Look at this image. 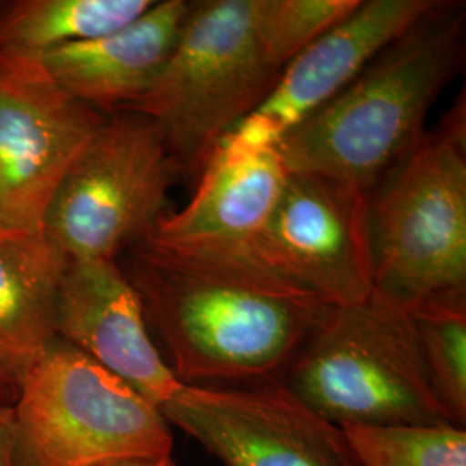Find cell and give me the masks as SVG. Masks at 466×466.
<instances>
[{"mask_svg": "<svg viewBox=\"0 0 466 466\" xmlns=\"http://www.w3.org/2000/svg\"><path fill=\"white\" fill-rule=\"evenodd\" d=\"M125 275L184 385L282 380L327 304L265 268L188 261L138 244Z\"/></svg>", "mask_w": 466, "mask_h": 466, "instance_id": "6da1fadb", "label": "cell"}, {"mask_svg": "<svg viewBox=\"0 0 466 466\" xmlns=\"http://www.w3.org/2000/svg\"><path fill=\"white\" fill-rule=\"evenodd\" d=\"M465 40V4L435 2L275 147L287 173L327 177L370 192L425 134L433 104L463 67Z\"/></svg>", "mask_w": 466, "mask_h": 466, "instance_id": "7a4b0ae2", "label": "cell"}, {"mask_svg": "<svg viewBox=\"0 0 466 466\" xmlns=\"http://www.w3.org/2000/svg\"><path fill=\"white\" fill-rule=\"evenodd\" d=\"M375 292L411 309L466 292L465 100L368 194Z\"/></svg>", "mask_w": 466, "mask_h": 466, "instance_id": "3957f363", "label": "cell"}, {"mask_svg": "<svg viewBox=\"0 0 466 466\" xmlns=\"http://www.w3.org/2000/svg\"><path fill=\"white\" fill-rule=\"evenodd\" d=\"M282 380L339 429L451 423L429 382L410 309L377 292L329 308Z\"/></svg>", "mask_w": 466, "mask_h": 466, "instance_id": "277c9868", "label": "cell"}, {"mask_svg": "<svg viewBox=\"0 0 466 466\" xmlns=\"http://www.w3.org/2000/svg\"><path fill=\"white\" fill-rule=\"evenodd\" d=\"M280 73L256 34L254 0L192 2L167 66L125 113L154 121L185 175H194L267 99Z\"/></svg>", "mask_w": 466, "mask_h": 466, "instance_id": "5b68a950", "label": "cell"}, {"mask_svg": "<svg viewBox=\"0 0 466 466\" xmlns=\"http://www.w3.org/2000/svg\"><path fill=\"white\" fill-rule=\"evenodd\" d=\"M13 406L17 466H102L173 452L161 411L59 337L23 375Z\"/></svg>", "mask_w": 466, "mask_h": 466, "instance_id": "8992f818", "label": "cell"}, {"mask_svg": "<svg viewBox=\"0 0 466 466\" xmlns=\"http://www.w3.org/2000/svg\"><path fill=\"white\" fill-rule=\"evenodd\" d=\"M182 177L154 121L109 115L57 187L42 232L67 261H117L167 215Z\"/></svg>", "mask_w": 466, "mask_h": 466, "instance_id": "52a82bcc", "label": "cell"}, {"mask_svg": "<svg viewBox=\"0 0 466 466\" xmlns=\"http://www.w3.org/2000/svg\"><path fill=\"white\" fill-rule=\"evenodd\" d=\"M106 115L69 96L36 54L0 49V223L42 232L59 184Z\"/></svg>", "mask_w": 466, "mask_h": 466, "instance_id": "ba28073f", "label": "cell"}, {"mask_svg": "<svg viewBox=\"0 0 466 466\" xmlns=\"http://www.w3.org/2000/svg\"><path fill=\"white\" fill-rule=\"evenodd\" d=\"M367 190L289 173L256 244L261 267L302 294L342 308L375 292Z\"/></svg>", "mask_w": 466, "mask_h": 466, "instance_id": "9c48e42d", "label": "cell"}, {"mask_svg": "<svg viewBox=\"0 0 466 466\" xmlns=\"http://www.w3.org/2000/svg\"><path fill=\"white\" fill-rule=\"evenodd\" d=\"M159 411L225 466H358L342 429L283 380L182 385Z\"/></svg>", "mask_w": 466, "mask_h": 466, "instance_id": "30bf717a", "label": "cell"}, {"mask_svg": "<svg viewBox=\"0 0 466 466\" xmlns=\"http://www.w3.org/2000/svg\"><path fill=\"white\" fill-rule=\"evenodd\" d=\"M437 0H361L350 16L283 67L279 82L215 152L248 156L283 138L337 97L365 67L425 16Z\"/></svg>", "mask_w": 466, "mask_h": 466, "instance_id": "8fae6325", "label": "cell"}, {"mask_svg": "<svg viewBox=\"0 0 466 466\" xmlns=\"http://www.w3.org/2000/svg\"><path fill=\"white\" fill-rule=\"evenodd\" d=\"M287 175L277 149L248 156L215 152L190 200L161 218L140 244L188 261L263 268L256 244L282 196Z\"/></svg>", "mask_w": 466, "mask_h": 466, "instance_id": "7c38bea8", "label": "cell"}, {"mask_svg": "<svg viewBox=\"0 0 466 466\" xmlns=\"http://www.w3.org/2000/svg\"><path fill=\"white\" fill-rule=\"evenodd\" d=\"M54 333L157 410L184 385L156 346L138 294L117 261H67L56 296Z\"/></svg>", "mask_w": 466, "mask_h": 466, "instance_id": "4fadbf2b", "label": "cell"}, {"mask_svg": "<svg viewBox=\"0 0 466 466\" xmlns=\"http://www.w3.org/2000/svg\"><path fill=\"white\" fill-rule=\"evenodd\" d=\"M192 2H154L134 23L94 40L40 54L52 80L109 116L144 97L167 66Z\"/></svg>", "mask_w": 466, "mask_h": 466, "instance_id": "5bb4252c", "label": "cell"}, {"mask_svg": "<svg viewBox=\"0 0 466 466\" xmlns=\"http://www.w3.org/2000/svg\"><path fill=\"white\" fill-rule=\"evenodd\" d=\"M66 263L46 233L0 227V377L16 390L56 339L54 308Z\"/></svg>", "mask_w": 466, "mask_h": 466, "instance_id": "9a60e30c", "label": "cell"}, {"mask_svg": "<svg viewBox=\"0 0 466 466\" xmlns=\"http://www.w3.org/2000/svg\"><path fill=\"white\" fill-rule=\"evenodd\" d=\"M156 0H16L0 5V49L44 54L134 23Z\"/></svg>", "mask_w": 466, "mask_h": 466, "instance_id": "2e32d148", "label": "cell"}, {"mask_svg": "<svg viewBox=\"0 0 466 466\" xmlns=\"http://www.w3.org/2000/svg\"><path fill=\"white\" fill-rule=\"evenodd\" d=\"M433 394L452 425L466 423V292L410 309Z\"/></svg>", "mask_w": 466, "mask_h": 466, "instance_id": "e0dca14e", "label": "cell"}, {"mask_svg": "<svg viewBox=\"0 0 466 466\" xmlns=\"http://www.w3.org/2000/svg\"><path fill=\"white\" fill-rule=\"evenodd\" d=\"M358 466H466V431L439 425H346Z\"/></svg>", "mask_w": 466, "mask_h": 466, "instance_id": "ac0fdd59", "label": "cell"}, {"mask_svg": "<svg viewBox=\"0 0 466 466\" xmlns=\"http://www.w3.org/2000/svg\"><path fill=\"white\" fill-rule=\"evenodd\" d=\"M360 4L361 0H254L256 34L268 61L283 69Z\"/></svg>", "mask_w": 466, "mask_h": 466, "instance_id": "d6986e66", "label": "cell"}, {"mask_svg": "<svg viewBox=\"0 0 466 466\" xmlns=\"http://www.w3.org/2000/svg\"><path fill=\"white\" fill-rule=\"evenodd\" d=\"M15 400H0V466H17L15 456Z\"/></svg>", "mask_w": 466, "mask_h": 466, "instance_id": "ffe728a7", "label": "cell"}, {"mask_svg": "<svg viewBox=\"0 0 466 466\" xmlns=\"http://www.w3.org/2000/svg\"><path fill=\"white\" fill-rule=\"evenodd\" d=\"M102 466H177L173 458H163V460H132V461H119V463H109Z\"/></svg>", "mask_w": 466, "mask_h": 466, "instance_id": "44dd1931", "label": "cell"}, {"mask_svg": "<svg viewBox=\"0 0 466 466\" xmlns=\"http://www.w3.org/2000/svg\"><path fill=\"white\" fill-rule=\"evenodd\" d=\"M0 400H16V387H13L7 380L0 377Z\"/></svg>", "mask_w": 466, "mask_h": 466, "instance_id": "7402d4cb", "label": "cell"}, {"mask_svg": "<svg viewBox=\"0 0 466 466\" xmlns=\"http://www.w3.org/2000/svg\"><path fill=\"white\" fill-rule=\"evenodd\" d=\"M0 227H2V223H0Z\"/></svg>", "mask_w": 466, "mask_h": 466, "instance_id": "603a6c76", "label": "cell"}, {"mask_svg": "<svg viewBox=\"0 0 466 466\" xmlns=\"http://www.w3.org/2000/svg\"><path fill=\"white\" fill-rule=\"evenodd\" d=\"M0 5H2V2H0Z\"/></svg>", "mask_w": 466, "mask_h": 466, "instance_id": "cb8c5ba5", "label": "cell"}]
</instances>
